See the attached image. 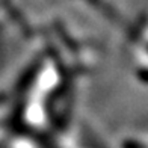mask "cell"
Returning <instances> with one entry per match:
<instances>
[{"instance_id":"cell-1","label":"cell","mask_w":148,"mask_h":148,"mask_svg":"<svg viewBox=\"0 0 148 148\" xmlns=\"http://www.w3.org/2000/svg\"><path fill=\"white\" fill-rule=\"evenodd\" d=\"M88 2L94 6V8H97L106 18H109L110 21H113L116 26H119L121 29H124L130 38L139 39V32H138V29L134 27L133 24H130L129 21H127V20L121 15L119 12L113 8V6H110L107 2H104V0H88Z\"/></svg>"},{"instance_id":"cell-2","label":"cell","mask_w":148,"mask_h":148,"mask_svg":"<svg viewBox=\"0 0 148 148\" xmlns=\"http://www.w3.org/2000/svg\"><path fill=\"white\" fill-rule=\"evenodd\" d=\"M39 70V65H32L30 68L23 74V77L18 80V89H24L33 82V79L36 76V71Z\"/></svg>"},{"instance_id":"cell-3","label":"cell","mask_w":148,"mask_h":148,"mask_svg":"<svg viewBox=\"0 0 148 148\" xmlns=\"http://www.w3.org/2000/svg\"><path fill=\"white\" fill-rule=\"evenodd\" d=\"M138 77L140 80H144V82H148V70H140L138 73Z\"/></svg>"}]
</instances>
